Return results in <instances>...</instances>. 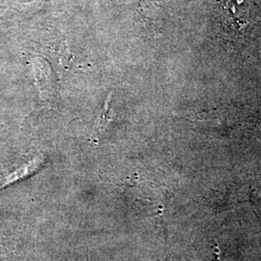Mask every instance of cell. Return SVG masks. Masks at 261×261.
<instances>
[{
  "mask_svg": "<svg viewBox=\"0 0 261 261\" xmlns=\"http://www.w3.org/2000/svg\"><path fill=\"white\" fill-rule=\"evenodd\" d=\"M256 197H257L258 201L261 203V188H259V190H258V196H256Z\"/></svg>",
  "mask_w": 261,
  "mask_h": 261,
  "instance_id": "obj_5",
  "label": "cell"
},
{
  "mask_svg": "<svg viewBox=\"0 0 261 261\" xmlns=\"http://www.w3.org/2000/svg\"><path fill=\"white\" fill-rule=\"evenodd\" d=\"M112 99H113V92L108 96L106 102L103 103V110L98 118V121L96 123V130L98 132H101L103 129H106L108 124L112 121Z\"/></svg>",
  "mask_w": 261,
  "mask_h": 261,
  "instance_id": "obj_4",
  "label": "cell"
},
{
  "mask_svg": "<svg viewBox=\"0 0 261 261\" xmlns=\"http://www.w3.org/2000/svg\"><path fill=\"white\" fill-rule=\"evenodd\" d=\"M39 166H40V163H39V161H37V160H34V161L28 163V165L23 166L22 168H19V170H17L16 172H14L13 174H11L8 177L6 178L5 182L1 183L0 189L3 188V187L6 186V185H9L11 183H13V182L19 180L20 178L27 176L28 174L33 173Z\"/></svg>",
  "mask_w": 261,
  "mask_h": 261,
  "instance_id": "obj_3",
  "label": "cell"
},
{
  "mask_svg": "<svg viewBox=\"0 0 261 261\" xmlns=\"http://www.w3.org/2000/svg\"><path fill=\"white\" fill-rule=\"evenodd\" d=\"M33 70H34V77L37 82V85L39 88L43 90H47V86L49 84V74L50 70L48 68V65L45 60L42 59H35L34 60V65H33Z\"/></svg>",
  "mask_w": 261,
  "mask_h": 261,
  "instance_id": "obj_2",
  "label": "cell"
},
{
  "mask_svg": "<svg viewBox=\"0 0 261 261\" xmlns=\"http://www.w3.org/2000/svg\"><path fill=\"white\" fill-rule=\"evenodd\" d=\"M253 0H224V10L231 23L242 29L252 19Z\"/></svg>",
  "mask_w": 261,
  "mask_h": 261,
  "instance_id": "obj_1",
  "label": "cell"
}]
</instances>
